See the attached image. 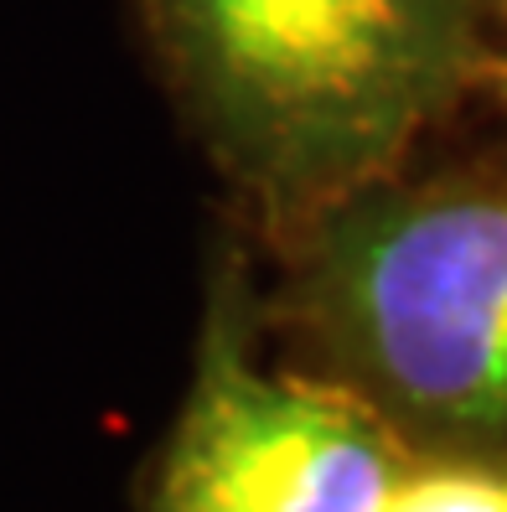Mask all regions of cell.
I'll return each instance as SVG.
<instances>
[{"mask_svg": "<svg viewBox=\"0 0 507 512\" xmlns=\"http://www.w3.org/2000/svg\"><path fill=\"white\" fill-rule=\"evenodd\" d=\"M502 83H507V63H502Z\"/></svg>", "mask_w": 507, "mask_h": 512, "instance_id": "cell-6", "label": "cell"}, {"mask_svg": "<svg viewBox=\"0 0 507 512\" xmlns=\"http://www.w3.org/2000/svg\"><path fill=\"white\" fill-rule=\"evenodd\" d=\"M404 440L337 378L264 373L213 321L151 512H383Z\"/></svg>", "mask_w": 507, "mask_h": 512, "instance_id": "cell-3", "label": "cell"}, {"mask_svg": "<svg viewBox=\"0 0 507 512\" xmlns=\"http://www.w3.org/2000/svg\"><path fill=\"white\" fill-rule=\"evenodd\" d=\"M295 321L399 440L507 450V192L373 187L301 233Z\"/></svg>", "mask_w": 507, "mask_h": 512, "instance_id": "cell-2", "label": "cell"}, {"mask_svg": "<svg viewBox=\"0 0 507 512\" xmlns=\"http://www.w3.org/2000/svg\"><path fill=\"white\" fill-rule=\"evenodd\" d=\"M218 171L301 238L383 187L482 78L471 0H140Z\"/></svg>", "mask_w": 507, "mask_h": 512, "instance_id": "cell-1", "label": "cell"}, {"mask_svg": "<svg viewBox=\"0 0 507 512\" xmlns=\"http://www.w3.org/2000/svg\"><path fill=\"white\" fill-rule=\"evenodd\" d=\"M383 512H507V476L476 461H440L394 481Z\"/></svg>", "mask_w": 507, "mask_h": 512, "instance_id": "cell-4", "label": "cell"}, {"mask_svg": "<svg viewBox=\"0 0 507 512\" xmlns=\"http://www.w3.org/2000/svg\"><path fill=\"white\" fill-rule=\"evenodd\" d=\"M471 6H476V11H487V16H497V11L507 16V0H471Z\"/></svg>", "mask_w": 507, "mask_h": 512, "instance_id": "cell-5", "label": "cell"}]
</instances>
